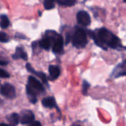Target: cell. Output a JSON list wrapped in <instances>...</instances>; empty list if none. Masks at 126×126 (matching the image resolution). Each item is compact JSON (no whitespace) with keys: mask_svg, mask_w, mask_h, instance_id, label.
I'll list each match as a JSON object with an SVG mask.
<instances>
[{"mask_svg":"<svg viewBox=\"0 0 126 126\" xmlns=\"http://www.w3.org/2000/svg\"><path fill=\"white\" fill-rule=\"evenodd\" d=\"M78 22L83 26H89L91 23V18L89 14L86 11H80L77 14Z\"/></svg>","mask_w":126,"mask_h":126,"instance_id":"cell-6","label":"cell"},{"mask_svg":"<svg viewBox=\"0 0 126 126\" xmlns=\"http://www.w3.org/2000/svg\"><path fill=\"white\" fill-rule=\"evenodd\" d=\"M10 25V21L7 16L2 15L0 16V27L2 29H6Z\"/></svg>","mask_w":126,"mask_h":126,"instance_id":"cell-15","label":"cell"},{"mask_svg":"<svg viewBox=\"0 0 126 126\" xmlns=\"http://www.w3.org/2000/svg\"><path fill=\"white\" fill-rule=\"evenodd\" d=\"M9 61L6 60L1 54H0V66H6L7 65Z\"/></svg>","mask_w":126,"mask_h":126,"instance_id":"cell-20","label":"cell"},{"mask_svg":"<svg viewBox=\"0 0 126 126\" xmlns=\"http://www.w3.org/2000/svg\"><path fill=\"white\" fill-rule=\"evenodd\" d=\"M10 77L9 73L4 69L0 68V78H7Z\"/></svg>","mask_w":126,"mask_h":126,"instance_id":"cell-19","label":"cell"},{"mask_svg":"<svg viewBox=\"0 0 126 126\" xmlns=\"http://www.w3.org/2000/svg\"><path fill=\"white\" fill-rule=\"evenodd\" d=\"M49 72L51 80H55L59 77L61 74V70L60 68L57 66H50L49 67Z\"/></svg>","mask_w":126,"mask_h":126,"instance_id":"cell-10","label":"cell"},{"mask_svg":"<svg viewBox=\"0 0 126 126\" xmlns=\"http://www.w3.org/2000/svg\"><path fill=\"white\" fill-rule=\"evenodd\" d=\"M39 45L41 48L46 49V50H48L50 47H51V45H52V39L49 37H45L40 42H39Z\"/></svg>","mask_w":126,"mask_h":126,"instance_id":"cell-14","label":"cell"},{"mask_svg":"<svg viewBox=\"0 0 126 126\" xmlns=\"http://www.w3.org/2000/svg\"><path fill=\"white\" fill-rule=\"evenodd\" d=\"M89 86H90L89 83H88L86 81L83 82V94H86Z\"/></svg>","mask_w":126,"mask_h":126,"instance_id":"cell-21","label":"cell"},{"mask_svg":"<svg viewBox=\"0 0 126 126\" xmlns=\"http://www.w3.org/2000/svg\"><path fill=\"white\" fill-rule=\"evenodd\" d=\"M27 84H29L38 93L44 92V87L42 85V83L38 79H36L35 77H33L32 75L28 78V83Z\"/></svg>","mask_w":126,"mask_h":126,"instance_id":"cell-5","label":"cell"},{"mask_svg":"<svg viewBox=\"0 0 126 126\" xmlns=\"http://www.w3.org/2000/svg\"><path fill=\"white\" fill-rule=\"evenodd\" d=\"M30 126H41V123H39V122H35V120L32 123H30Z\"/></svg>","mask_w":126,"mask_h":126,"instance_id":"cell-22","label":"cell"},{"mask_svg":"<svg viewBox=\"0 0 126 126\" xmlns=\"http://www.w3.org/2000/svg\"><path fill=\"white\" fill-rule=\"evenodd\" d=\"M92 36L96 44L104 49H106V45L112 49H117L120 46V40L106 28L100 29L97 33H92Z\"/></svg>","mask_w":126,"mask_h":126,"instance_id":"cell-1","label":"cell"},{"mask_svg":"<svg viewBox=\"0 0 126 126\" xmlns=\"http://www.w3.org/2000/svg\"><path fill=\"white\" fill-rule=\"evenodd\" d=\"M55 1L61 6L71 7L75 4V0H55Z\"/></svg>","mask_w":126,"mask_h":126,"instance_id":"cell-16","label":"cell"},{"mask_svg":"<svg viewBox=\"0 0 126 126\" xmlns=\"http://www.w3.org/2000/svg\"><path fill=\"white\" fill-rule=\"evenodd\" d=\"M20 123L23 125H30L35 120L33 113L30 110L22 111L20 114Z\"/></svg>","mask_w":126,"mask_h":126,"instance_id":"cell-4","label":"cell"},{"mask_svg":"<svg viewBox=\"0 0 126 126\" xmlns=\"http://www.w3.org/2000/svg\"><path fill=\"white\" fill-rule=\"evenodd\" d=\"M13 58L15 60L17 59H23L24 61L27 60V54L24 50L22 47H18L16 49V52L13 55Z\"/></svg>","mask_w":126,"mask_h":126,"instance_id":"cell-8","label":"cell"},{"mask_svg":"<svg viewBox=\"0 0 126 126\" xmlns=\"http://www.w3.org/2000/svg\"><path fill=\"white\" fill-rule=\"evenodd\" d=\"M55 0H44V6L46 10H52L55 7Z\"/></svg>","mask_w":126,"mask_h":126,"instance_id":"cell-17","label":"cell"},{"mask_svg":"<svg viewBox=\"0 0 126 126\" xmlns=\"http://www.w3.org/2000/svg\"><path fill=\"white\" fill-rule=\"evenodd\" d=\"M63 38L58 35L57 37L54 39L53 45H52V51L55 53H59L63 50Z\"/></svg>","mask_w":126,"mask_h":126,"instance_id":"cell-7","label":"cell"},{"mask_svg":"<svg viewBox=\"0 0 126 126\" xmlns=\"http://www.w3.org/2000/svg\"><path fill=\"white\" fill-rule=\"evenodd\" d=\"M26 90H27V96H28L30 101L32 103H35L37 102V94H38V92L35 90H34L29 84L27 85Z\"/></svg>","mask_w":126,"mask_h":126,"instance_id":"cell-9","label":"cell"},{"mask_svg":"<svg viewBox=\"0 0 126 126\" xmlns=\"http://www.w3.org/2000/svg\"><path fill=\"white\" fill-rule=\"evenodd\" d=\"M73 46L76 48H83L87 44V35L86 32L83 29H77L72 38Z\"/></svg>","mask_w":126,"mask_h":126,"instance_id":"cell-2","label":"cell"},{"mask_svg":"<svg viewBox=\"0 0 126 126\" xmlns=\"http://www.w3.org/2000/svg\"><path fill=\"white\" fill-rule=\"evenodd\" d=\"M7 120L10 125L17 126L20 122V116H19V114H18L16 113L11 114L7 117Z\"/></svg>","mask_w":126,"mask_h":126,"instance_id":"cell-13","label":"cell"},{"mask_svg":"<svg viewBox=\"0 0 126 126\" xmlns=\"http://www.w3.org/2000/svg\"><path fill=\"white\" fill-rule=\"evenodd\" d=\"M26 67H27V69L30 73H32V74L35 75L36 76H38L39 78H41V79L42 80V81H43L44 83H47V77H46V75H45L44 73H42V72H35V71L32 68V66H31V65H30V63H27Z\"/></svg>","mask_w":126,"mask_h":126,"instance_id":"cell-12","label":"cell"},{"mask_svg":"<svg viewBox=\"0 0 126 126\" xmlns=\"http://www.w3.org/2000/svg\"><path fill=\"white\" fill-rule=\"evenodd\" d=\"M8 41H9V37H8V35L5 32H1L0 31V42L7 43Z\"/></svg>","mask_w":126,"mask_h":126,"instance_id":"cell-18","label":"cell"},{"mask_svg":"<svg viewBox=\"0 0 126 126\" xmlns=\"http://www.w3.org/2000/svg\"><path fill=\"white\" fill-rule=\"evenodd\" d=\"M42 105L45 108H48V109H52V108L55 107V106H56L55 100L54 97H47L44 98L42 100Z\"/></svg>","mask_w":126,"mask_h":126,"instance_id":"cell-11","label":"cell"},{"mask_svg":"<svg viewBox=\"0 0 126 126\" xmlns=\"http://www.w3.org/2000/svg\"><path fill=\"white\" fill-rule=\"evenodd\" d=\"M0 94L7 99H13L16 96L15 87L10 83H4L1 86Z\"/></svg>","mask_w":126,"mask_h":126,"instance_id":"cell-3","label":"cell"},{"mask_svg":"<svg viewBox=\"0 0 126 126\" xmlns=\"http://www.w3.org/2000/svg\"><path fill=\"white\" fill-rule=\"evenodd\" d=\"M123 1H125V2H126V0H123Z\"/></svg>","mask_w":126,"mask_h":126,"instance_id":"cell-23","label":"cell"}]
</instances>
